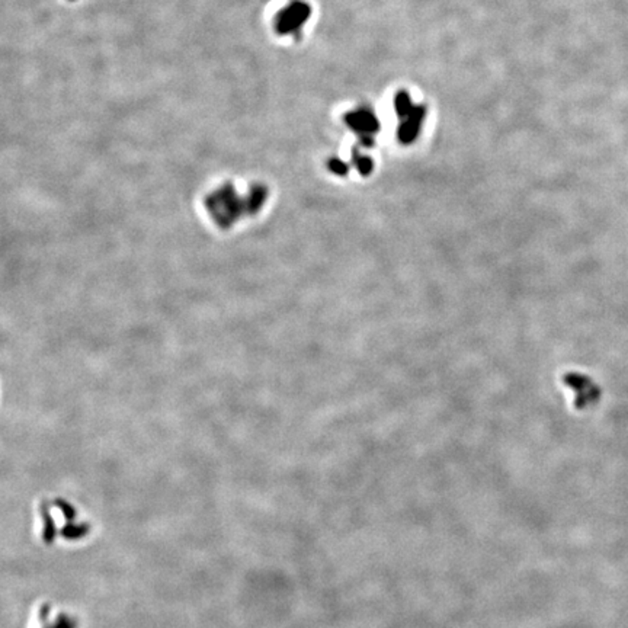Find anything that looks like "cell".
Segmentation results:
<instances>
[{"instance_id":"1","label":"cell","mask_w":628,"mask_h":628,"mask_svg":"<svg viewBox=\"0 0 628 628\" xmlns=\"http://www.w3.org/2000/svg\"><path fill=\"white\" fill-rule=\"evenodd\" d=\"M304 8L295 5L290 6L288 9L282 10L281 17L277 21V28L281 32H286L290 30H294L297 25H300L301 21H304Z\"/></svg>"}]
</instances>
